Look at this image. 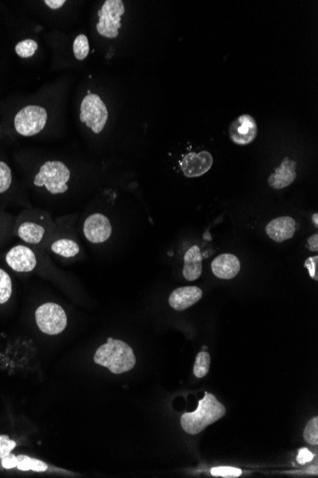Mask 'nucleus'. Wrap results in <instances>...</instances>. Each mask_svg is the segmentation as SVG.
Wrapping results in <instances>:
<instances>
[{"mask_svg": "<svg viewBox=\"0 0 318 478\" xmlns=\"http://www.w3.org/2000/svg\"><path fill=\"white\" fill-rule=\"evenodd\" d=\"M55 221L46 211L31 208L18 216L13 233L29 247L45 250L55 232Z\"/></svg>", "mask_w": 318, "mask_h": 478, "instance_id": "nucleus-1", "label": "nucleus"}, {"mask_svg": "<svg viewBox=\"0 0 318 478\" xmlns=\"http://www.w3.org/2000/svg\"><path fill=\"white\" fill-rule=\"evenodd\" d=\"M225 413V406L221 404L215 395L206 392L204 397L199 400L196 411L185 413L181 416V427L188 434H199L211 424L223 418Z\"/></svg>", "mask_w": 318, "mask_h": 478, "instance_id": "nucleus-2", "label": "nucleus"}, {"mask_svg": "<svg viewBox=\"0 0 318 478\" xmlns=\"http://www.w3.org/2000/svg\"><path fill=\"white\" fill-rule=\"evenodd\" d=\"M93 361L109 368L114 375H121L135 367L136 359L129 344L117 339L108 338L107 343L95 351Z\"/></svg>", "mask_w": 318, "mask_h": 478, "instance_id": "nucleus-3", "label": "nucleus"}, {"mask_svg": "<svg viewBox=\"0 0 318 478\" xmlns=\"http://www.w3.org/2000/svg\"><path fill=\"white\" fill-rule=\"evenodd\" d=\"M72 171L58 160H49L40 165L34 175L33 183L40 190L52 195L66 193L70 188Z\"/></svg>", "mask_w": 318, "mask_h": 478, "instance_id": "nucleus-4", "label": "nucleus"}, {"mask_svg": "<svg viewBox=\"0 0 318 478\" xmlns=\"http://www.w3.org/2000/svg\"><path fill=\"white\" fill-rule=\"evenodd\" d=\"M49 113L40 104H28L20 108L13 119V128L20 137L30 138L46 128Z\"/></svg>", "mask_w": 318, "mask_h": 478, "instance_id": "nucleus-5", "label": "nucleus"}, {"mask_svg": "<svg viewBox=\"0 0 318 478\" xmlns=\"http://www.w3.org/2000/svg\"><path fill=\"white\" fill-rule=\"evenodd\" d=\"M55 232L48 242L45 250H48L53 254L60 256L64 259H73L81 253V245L76 231L71 223L66 221H55Z\"/></svg>", "mask_w": 318, "mask_h": 478, "instance_id": "nucleus-6", "label": "nucleus"}, {"mask_svg": "<svg viewBox=\"0 0 318 478\" xmlns=\"http://www.w3.org/2000/svg\"><path fill=\"white\" fill-rule=\"evenodd\" d=\"M108 117V109L100 95L88 92L80 103V122L95 134H100L105 128Z\"/></svg>", "mask_w": 318, "mask_h": 478, "instance_id": "nucleus-7", "label": "nucleus"}, {"mask_svg": "<svg viewBox=\"0 0 318 478\" xmlns=\"http://www.w3.org/2000/svg\"><path fill=\"white\" fill-rule=\"evenodd\" d=\"M125 6L122 0H107L98 11V22L96 31L100 36L113 39L119 37L122 26V17Z\"/></svg>", "mask_w": 318, "mask_h": 478, "instance_id": "nucleus-8", "label": "nucleus"}, {"mask_svg": "<svg viewBox=\"0 0 318 478\" xmlns=\"http://www.w3.org/2000/svg\"><path fill=\"white\" fill-rule=\"evenodd\" d=\"M36 322L40 331L48 335H57L67 327L68 318L62 306L55 303H45L36 311Z\"/></svg>", "mask_w": 318, "mask_h": 478, "instance_id": "nucleus-9", "label": "nucleus"}, {"mask_svg": "<svg viewBox=\"0 0 318 478\" xmlns=\"http://www.w3.org/2000/svg\"><path fill=\"white\" fill-rule=\"evenodd\" d=\"M37 248L20 244L13 245L5 254L7 266L20 273L32 272L37 266Z\"/></svg>", "mask_w": 318, "mask_h": 478, "instance_id": "nucleus-10", "label": "nucleus"}, {"mask_svg": "<svg viewBox=\"0 0 318 478\" xmlns=\"http://www.w3.org/2000/svg\"><path fill=\"white\" fill-rule=\"evenodd\" d=\"M113 226L105 215L93 213L85 219L82 224V233L91 244L100 245L111 237Z\"/></svg>", "mask_w": 318, "mask_h": 478, "instance_id": "nucleus-11", "label": "nucleus"}, {"mask_svg": "<svg viewBox=\"0 0 318 478\" xmlns=\"http://www.w3.org/2000/svg\"><path fill=\"white\" fill-rule=\"evenodd\" d=\"M258 128L256 119L250 115L237 117L229 127V136L232 143L246 146L253 143L258 136Z\"/></svg>", "mask_w": 318, "mask_h": 478, "instance_id": "nucleus-12", "label": "nucleus"}, {"mask_svg": "<svg viewBox=\"0 0 318 478\" xmlns=\"http://www.w3.org/2000/svg\"><path fill=\"white\" fill-rule=\"evenodd\" d=\"M213 159L208 151L189 153L181 161L180 167L188 178H197L206 174L212 168Z\"/></svg>", "mask_w": 318, "mask_h": 478, "instance_id": "nucleus-13", "label": "nucleus"}, {"mask_svg": "<svg viewBox=\"0 0 318 478\" xmlns=\"http://www.w3.org/2000/svg\"><path fill=\"white\" fill-rule=\"evenodd\" d=\"M202 295V290L199 287L178 288L171 293L169 304L175 311H185L200 301Z\"/></svg>", "mask_w": 318, "mask_h": 478, "instance_id": "nucleus-14", "label": "nucleus"}, {"mask_svg": "<svg viewBox=\"0 0 318 478\" xmlns=\"http://www.w3.org/2000/svg\"><path fill=\"white\" fill-rule=\"evenodd\" d=\"M296 231V221L288 216L274 219L266 226L267 235L277 243L292 239Z\"/></svg>", "mask_w": 318, "mask_h": 478, "instance_id": "nucleus-15", "label": "nucleus"}, {"mask_svg": "<svg viewBox=\"0 0 318 478\" xmlns=\"http://www.w3.org/2000/svg\"><path fill=\"white\" fill-rule=\"evenodd\" d=\"M296 177V162L290 157H285L280 167L270 175L268 183L271 188L279 190L292 184Z\"/></svg>", "mask_w": 318, "mask_h": 478, "instance_id": "nucleus-16", "label": "nucleus"}, {"mask_svg": "<svg viewBox=\"0 0 318 478\" xmlns=\"http://www.w3.org/2000/svg\"><path fill=\"white\" fill-rule=\"evenodd\" d=\"M240 269L241 266L239 258L228 253L218 256L212 263L213 273L220 279H232L239 273Z\"/></svg>", "mask_w": 318, "mask_h": 478, "instance_id": "nucleus-17", "label": "nucleus"}, {"mask_svg": "<svg viewBox=\"0 0 318 478\" xmlns=\"http://www.w3.org/2000/svg\"><path fill=\"white\" fill-rule=\"evenodd\" d=\"M202 273V255L200 248L194 245L184 255L183 276L187 281H196Z\"/></svg>", "mask_w": 318, "mask_h": 478, "instance_id": "nucleus-18", "label": "nucleus"}, {"mask_svg": "<svg viewBox=\"0 0 318 478\" xmlns=\"http://www.w3.org/2000/svg\"><path fill=\"white\" fill-rule=\"evenodd\" d=\"M17 459V468L20 471H30L32 470L34 472H42L48 469L47 465L44 462L39 460V459L29 458L26 456H18Z\"/></svg>", "mask_w": 318, "mask_h": 478, "instance_id": "nucleus-19", "label": "nucleus"}, {"mask_svg": "<svg viewBox=\"0 0 318 478\" xmlns=\"http://www.w3.org/2000/svg\"><path fill=\"white\" fill-rule=\"evenodd\" d=\"M73 53L74 58L79 61L86 60L90 54V42L87 36L80 34L73 42Z\"/></svg>", "mask_w": 318, "mask_h": 478, "instance_id": "nucleus-20", "label": "nucleus"}, {"mask_svg": "<svg viewBox=\"0 0 318 478\" xmlns=\"http://www.w3.org/2000/svg\"><path fill=\"white\" fill-rule=\"evenodd\" d=\"M39 50V44L34 39H27L18 42L15 47V54L21 58H29L36 55Z\"/></svg>", "mask_w": 318, "mask_h": 478, "instance_id": "nucleus-21", "label": "nucleus"}, {"mask_svg": "<svg viewBox=\"0 0 318 478\" xmlns=\"http://www.w3.org/2000/svg\"><path fill=\"white\" fill-rule=\"evenodd\" d=\"M12 295V279L4 269H0V304L7 303Z\"/></svg>", "mask_w": 318, "mask_h": 478, "instance_id": "nucleus-22", "label": "nucleus"}, {"mask_svg": "<svg viewBox=\"0 0 318 478\" xmlns=\"http://www.w3.org/2000/svg\"><path fill=\"white\" fill-rule=\"evenodd\" d=\"M211 356L208 352L201 351L197 354L194 363V373L197 378L205 377L210 370Z\"/></svg>", "mask_w": 318, "mask_h": 478, "instance_id": "nucleus-23", "label": "nucleus"}, {"mask_svg": "<svg viewBox=\"0 0 318 478\" xmlns=\"http://www.w3.org/2000/svg\"><path fill=\"white\" fill-rule=\"evenodd\" d=\"M13 183L12 169L6 162L0 160V194L6 193Z\"/></svg>", "mask_w": 318, "mask_h": 478, "instance_id": "nucleus-24", "label": "nucleus"}, {"mask_svg": "<svg viewBox=\"0 0 318 478\" xmlns=\"http://www.w3.org/2000/svg\"><path fill=\"white\" fill-rule=\"evenodd\" d=\"M304 438L310 445H318V418H314L307 424L304 429Z\"/></svg>", "mask_w": 318, "mask_h": 478, "instance_id": "nucleus-25", "label": "nucleus"}, {"mask_svg": "<svg viewBox=\"0 0 318 478\" xmlns=\"http://www.w3.org/2000/svg\"><path fill=\"white\" fill-rule=\"evenodd\" d=\"M211 474L216 477H239L241 475L242 471L239 468H232V467H218V468L211 470Z\"/></svg>", "mask_w": 318, "mask_h": 478, "instance_id": "nucleus-26", "label": "nucleus"}, {"mask_svg": "<svg viewBox=\"0 0 318 478\" xmlns=\"http://www.w3.org/2000/svg\"><path fill=\"white\" fill-rule=\"evenodd\" d=\"M15 446H17L15 442L11 440L9 437L0 435V459L10 455L11 451L15 448Z\"/></svg>", "mask_w": 318, "mask_h": 478, "instance_id": "nucleus-27", "label": "nucleus"}, {"mask_svg": "<svg viewBox=\"0 0 318 478\" xmlns=\"http://www.w3.org/2000/svg\"><path fill=\"white\" fill-rule=\"evenodd\" d=\"M317 264H318V257L314 256V257H310L307 259L304 266L308 269L310 276L314 279L315 281L318 280L317 274Z\"/></svg>", "mask_w": 318, "mask_h": 478, "instance_id": "nucleus-28", "label": "nucleus"}, {"mask_svg": "<svg viewBox=\"0 0 318 478\" xmlns=\"http://www.w3.org/2000/svg\"><path fill=\"white\" fill-rule=\"evenodd\" d=\"M314 459V455L307 448H302L298 451V462L300 465H305Z\"/></svg>", "mask_w": 318, "mask_h": 478, "instance_id": "nucleus-29", "label": "nucleus"}, {"mask_svg": "<svg viewBox=\"0 0 318 478\" xmlns=\"http://www.w3.org/2000/svg\"><path fill=\"white\" fill-rule=\"evenodd\" d=\"M18 459L17 456L10 453L5 458L1 459V464L5 469H13L17 468Z\"/></svg>", "mask_w": 318, "mask_h": 478, "instance_id": "nucleus-30", "label": "nucleus"}, {"mask_svg": "<svg viewBox=\"0 0 318 478\" xmlns=\"http://www.w3.org/2000/svg\"><path fill=\"white\" fill-rule=\"evenodd\" d=\"M65 4L66 1H64V0H46V1H44V4L49 7L51 10L60 9Z\"/></svg>", "mask_w": 318, "mask_h": 478, "instance_id": "nucleus-31", "label": "nucleus"}, {"mask_svg": "<svg viewBox=\"0 0 318 478\" xmlns=\"http://www.w3.org/2000/svg\"><path fill=\"white\" fill-rule=\"evenodd\" d=\"M309 250L311 251L318 250V235L314 234L308 239Z\"/></svg>", "mask_w": 318, "mask_h": 478, "instance_id": "nucleus-32", "label": "nucleus"}, {"mask_svg": "<svg viewBox=\"0 0 318 478\" xmlns=\"http://www.w3.org/2000/svg\"><path fill=\"white\" fill-rule=\"evenodd\" d=\"M318 214L317 213H314V216H312V221H314V223L315 224V226H318Z\"/></svg>", "mask_w": 318, "mask_h": 478, "instance_id": "nucleus-33", "label": "nucleus"}]
</instances>
